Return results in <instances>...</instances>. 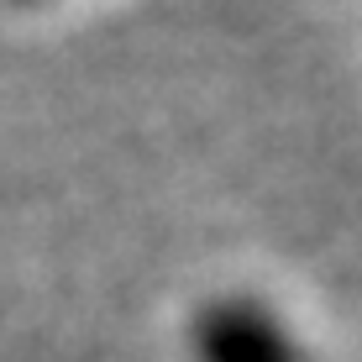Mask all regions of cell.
Listing matches in <instances>:
<instances>
[{"label":"cell","instance_id":"6da1fadb","mask_svg":"<svg viewBox=\"0 0 362 362\" xmlns=\"http://www.w3.org/2000/svg\"><path fill=\"white\" fill-rule=\"evenodd\" d=\"M199 362H299L284 326L252 299H221L194 320Z\"/></svg>","mask_w":362,"mask_h":362}]
</instances>
